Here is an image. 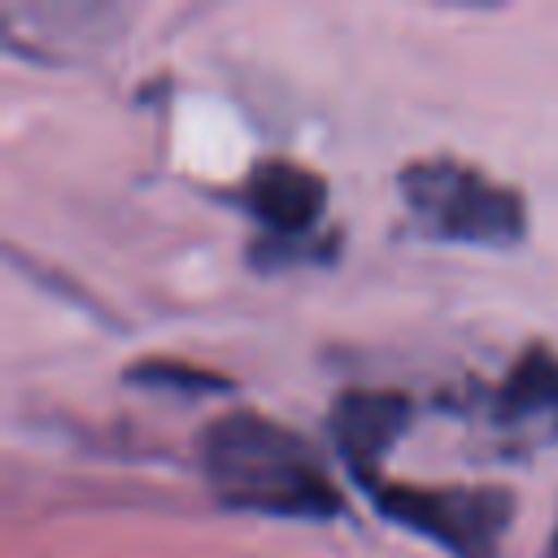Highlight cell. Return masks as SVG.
<instances>
[{
    "mask_svg": "<svg viewBox=\"0 0 558 558\" xmlns=\"http://www.w3.org/2000/svg\"><path fill=\"white\" fill-rule=\"evenodd\" d=\"M196 462L227 510L270 519H340L349 510L318 449L262 410H231L196 432Z\"/></svg>",
    "mask_w": 558,
    "mask_h": 558,
    "instance_id": "1",
    "label": "cell"
},
{
    "mask_svg": "<svg viewBox=\"0 0 558 558\" xmlns=\"http://www.w3.org/2000/svg\"><path fill=\"white\" fill-rule=\"evenodd\" d=\"M405 214L427 240L510 248L527 231L523 196L462 157H414L397 170Z\"/></svg>",
    "mask_w": 558,
    "mask_h": 558,
    "instance_id": "2",
    "label": "cell"
},
{
    "mask_svg": "<svg viewBox=\"0 0 558 558\" xmlns=\"http://www.w3.org/2000/svg\"><path fill=\"white\" fill-rule=\"evenodd\" d=\"M357 493L397 527L432 541L449 558H497L514 497L488 484H401L384 471L353 475Z\"/></svg>",
    "mask_w": 558,
    "mask_h": 558,
    "instance_id": "3",
    "label": "cell"
},
{
    "mask_svg": "<svg viewBox=\"0 0 558 558\" xmlns=\"http://www.w3.org/2000/svg\"><path fill=\"white\" fill-rule=\"evenodd\" d=\"M240 205L262 222V235L248 248L257 270L318 262L323 253L336 248V235L323 231L327 183L318 170H310L301 161H288V157L257 161L244 174Z\"/></svg>",
    "mask_w": 558,
    "mask_h": 558,
    "instance_id": "4",
    "label": "cell"
},
{
    "mask_svg": "<svg viewBox=\"0 0 558 558\" xmlns=\"http://www.w3.org/2000/svg\"><path fill=\"white\" fill-rule=\"evenodd\" d=\"M488 423L519 449L558 440V349L527 344L514 353L497 388L488 392Z\"/></svg>",
    "mask_w": 558,
    "mask_h": 558,
    "instance_id": "5",
    "label": "cell"
},
{
    "mask_svg": "<svg viewBox=\"0 0 558 558\" xmlns=\"http://www.w3.org/2000/svg\"><path fill=\"white\" fill-rule=\"evenodd\" d=\"M414 397L401 388H344L327 410V432L336 453L344 458L349 475L379 471L388 449L410 432Z\"/></svg>",
    "mask_w": 558,
    "mask_h": 558,
    "instance_id": "6",
    "label": "cell"
},
{
    "mask_svg": "<svg viewBox=\"0 0 558 558\" xmlns=\"http://www.w3.org/2000/svg\"><path fill=\"white\" fill-rule=\"evenodd\" d=\"M126 379L144 384V388H179V392H214L227 388L222 375L205 371V366H187V362H170V357H144L126 366Z\"/></svg>",
    "mask_w": 558,
    "mask_h": 558,
    "instance_id": "7",
    "label": "cell"
},
{
    "mask_svg": "<svg viewBox=\"0 0 558 558\" xmlns=\"http://www.w3.org/2000/svg\"><path fill=\"white\" fill-rule=\"evenodd\" d=\"M545 558H558V519H554V532H549V541H545Z\"/></svg>",
    "mask_w": 558,
    "mask_h": 558,
    "instance_id": "8",
    "label": "cell"
}]
</instances>
